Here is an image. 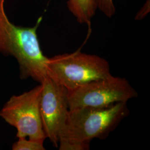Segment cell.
I'll return each mask as SVG.
<instances>
[{
	"mask_svg": "<svg viewBox=\"0 0 150 150\" xmlns=\"http://www.w3.org/2000/svg\"><path fill=\"white\" fill-rule=\"evenodd\" d=\"M42 85L11 97L0 111V116L17 130L16 137L45 140L40 109Z\"/></svg>",
	"mask_w": 150,
	"mask_h": 150,
	"instance_id": "5b68a950",
	"label": "cell"
},
{
	"mask_svg": "<svg viewBox=\"0 0 150 150\" xmlns=\"http://www.w3.org/2000/svg\"><path fill=\"white\" fill-rule=\"evenodd\" d=\"M40 109L44 133L54 147H58L69 107L67 90L48 76L41 83Z\"/></svg>",
	"mask_w": 150,
	"mask_h": 150,
	"instance_id": "8992f818",
	"label": "cell"
},
{
	"mask_svg": "<svg viewBox=\"0 0 150 150\" xmlns=\"http://www.w3.org/2000/svg\"><path fill=\"white\" fill-rule=\"evenodd\" d=\"M42 17L32 27L16 26L5 10V0H0V53L13 56L18 62L21 79L31 78L41 83L47 77V63L41 48L37 31Z\"/></svg>",
	"mask_w": 150,
	"mask_h": 150,
	"instance_id": "6da1fadb",
	"label": "cell"
},
{
	"mask_svg": "<svg viewBox=\"0 0 150 150\" xmlns=\"http://www.w3.org/2000/svg\"><path fill=\"white\" fill-rule=\"evenodd\" d=\"M18 139L12 145L13 150H45V140L26 139V137L18 138Z\"/></svg>",
	"mask_w": 150,
	"mask_h": 150,
	"instance_id": "ba28073f",
	"label": "cell"
},
{
	"mask_svg": "<svg viewBox=\"0 0 150 150\" xmlns=\"http://www.w3.org/2000/svg\"><path fill=\"white\" fill-rule=\"evenodd\" d=\"M110 75V67L106 59L80 50L48 58L47 63V76L67 90Z\"/></svg>",
	"mask_w": 150,
	"mask_h": 150,
	"instance_id": "3957f363",
	"label": "cell"
},
{
	"mask_svg": "<svg viewBox=\"0 0 150 150\" xmlns=\"http://www.w3.org/2000/svg\"><path fill=\"white\" fill-rule=\"evenodd\" d=\"M127 102L106 107H83L69 110L60 139L88 141L105 139L128 116Z\"/></svg>",
	"mask_w": 150,
	"mask_h": 150,
	"instance_id": "7a4b0ae2",
	"label": "cell"
},
{
	"mask_svg": "<svg viewBox=\"0 0 150 150\" xmlns=\"http://www.w3.org/2000/svg\"><path fill=\"white\" fill-rule=\"evenodd\" d=\"M97 8L109 18L114 15L116 8L113 0H95Z\"/></svg>",
	"mask_w": 150,
	"mask_h": 150,
	"instance_id": "30bf717a",
	"label": "cell"
},
{
	"mask_svg": "<svg viewBox=\"0 0 150 150\" xmlns=\"http://www.w3.org/2000/svg\"><path fill=\"white\" fill-rule=\"evenodd\" d=\"M150 10V1L147 0L144 5L139 10V12L135 16V20H141L145 18V17L147 15Z\"/></svg>",
	"mask_w": 150,
	"mask_h": 150,
	"instance_id": "8fae6325",
	"label": "cell"
},
{
	"mask_svg": "<svg viewBox=\"0 0 150 150\" xmlns=\"http://www.w3.org/2000/svg\"><path fill=\"white\" fill-rule=\"evenodd\" d=\"M67 6L77 21L88 26L97 9L95 0H68Z\"/></svg>",
	"mask_w": 150,
	"mask_h": 150,
	"instance_id": "52a82bcc",
	"label": "cell"
},
{
	"mask_svg": "<svg viewBox=\"0 0 150 150\" xmlns=\"http://www.w3.org/2000/svg\"><path fill=\"white\" fill-rule=\"evenodd\" d=\"M90 142L74 139H60L58 147L59 150H88L90 149Z\"/></svg>",
	"mask_w": 150,
	"mask_h": 150,
	"instance_id": "9c48e42d",
	"label": "cell"
},
{
	"mask_svg": "<svg viewBox=\"0 0 150 150\" xmlns=\"http://www.w3.org/2000/svg\"><path fill=\"white\" fill-rule=\"evenodd\" d=\"M138 95L127 79L111 75L67 90L69 110L108 107L116 103L127 102Z\"/></svg>",
	"mask_w": 150,
	"mask_h": 150,
	"instance_id": "277c9868",
	"label": "cell"
}]
</instances>
